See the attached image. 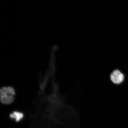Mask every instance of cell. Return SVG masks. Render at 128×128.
Returning a JSON list of instances; mask_svg holds the SVG:
<instances>
[{
    "instance_id": "cell-1",
    "label": "cell",
    "mask_w": 128,
    "mask_h": 128,
    "mask_svg": "<svg viewBox=\"0 0 128 128\" xmlns=\"http://www.w3.org/2000/svg\"><path fill=\"white\" fill-rule=\"evenodd\" d=\"M16 92L12 87H4L0 91V100L3 104L9 105L13 103L15 100Z\"/></svg>"
},
{
    "instance_id": "cell-2",
    "label": "cell",
    "mask_w": 128,
    "mask_h": 128,
    "mask_svg": "<svg viewBox=\"0 0 128 128\" xmlns=\"http://www.w3.org/2000/svg\"><path fill=\"white\" fill-rule=\"evenodd\" d=\"M110 78L112 82L116 84H121L124 79V74L119 70H116L112 73Z\"/></svg>"
},
{
    "instance_id": "cell-3",
    "label": "cell",
    "mask_w": 128,
    "mask_h": 128,
    "mask_svg": "<svg viewBox=\"0 0 128 128\" xmlns=\"http://www.w3.org/2000/svg\"><path fill=\"white\" fill-rule=\"evenodd\" d=\"M9 116L10 119L15 120L16 122H20L23 119L24 116L21 112L15 111L10 113Z\"/></svg>"
}]
</instances>
